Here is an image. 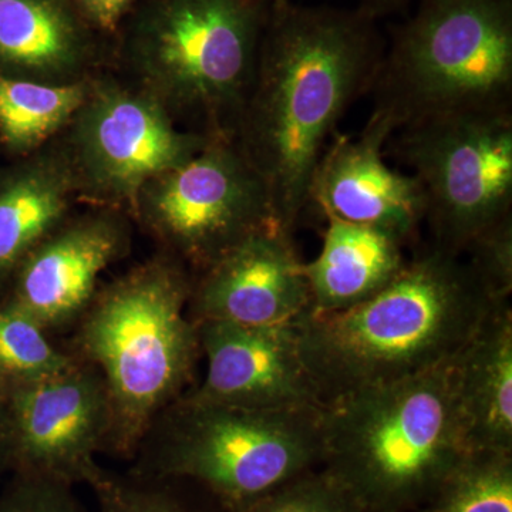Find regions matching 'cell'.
Here are the masks:
<instances>
[{
	"label": "cell",
	"mask_w": 512,
	"mask_h": 512,
	"mask_svg": "<svg viewBox=\"0 0 512 512\" xmlns=\"http://www.w3.org/2000/svg\"><path fill=\"white\" fill-rule=\"evenodd\" d=\"M386 46L362 9L278 0L232 140L261 175L276 220L293 231L340 119L373 89Z\"/></svg>",
	"instance_id": "6da1fadb"
},
{
	"label": "cell",
	"mask_w": 512,
	"mask_h": 512,
	"mask_svg": "<svg viewBox=\"0 0 512 512\" xmlns=\"http://www.w3.org/2000/svg\"><path fill=\"white\" fill-rule=\"evenodd\" d=\"M505 299L467 255L430 245L366 302L302 316V357L328 406L447 362Z\"/></svg>",
	"instance_id": "7a4b0ae2"
},
{
	"label": "cell",
	"mask_w": 512,
	"mask_h": 512,
	"mask_svg": "<svg viewBox=\"0 0 512 512\" xmlns=\"http://www.w3.org/2000/svg\"><path fill=\"white\" fill-rule=\"evenodd\" d=\"M191 288L188 269L158 255L100 288L74 326L70 352L96 367L109 394L106 453L133 458L154 420L190 389L201 355Z\"/></svg>",
	"instance_id": "3957f363"
},
{
	"label": "cell",
	"mask_w": 512,
	"mask_h": 512,
	"mask_svg": "<svg viewBox=\"0 0 512 512\" xmlns=\"http://www.w3.org/2000/svg\"><path fill=\"white\" fill-rule=\"evenodd\" d=\"M278 0H141L114 36L130 82L185 130L234 138Z\"/></svg>",
	"instance_id": "277c9868"
},
{
	"label": "cell",
	"mask_w": 512,
	"mask_h": 512,
	"mask_svg": "<svg viewBox=\"0 0 512 512\" xmlns=\"http://www.w3.org/2000/svg\"><path fill=\"white\" fill-rule=\"evenodd\" d=\"M456 356L384 386L340 397L322 412L320 468L363 512H409L467 456Z\"/></svg>",
	"instance_id": "5b68a950"
},
{
	"label": "cell",
	"mask_w": 512,
	"mask_h": 512,
	"mask_svg": "<svg viewBox=\"0 0 512 512\" xmlns=\"http://www.w3.org/2000/svg\"><path fill=\"white\" fill-rule=\"evenodd\" d=\"M323 409H244L183 394L151 424L130 471L192 481L228 512H241L320 467Z\"/></svg>",
	"instance_id": "8992f818"
},
{
	"label": "cell",
	"mask_w": 512,
	"mask_h": 512,
	"mask_svg": "<svg viewBox=\"0 0 512 512\" xmlns=\"http://www.w3.org/2000/svg\"><path fill=\"white\" fill-rule=\"evenodd\" d=\"M372 90L397 128L512 110V0H420L394 30Z\"/></svg>",
	"instance_id": "52a82bcc"
},
{
	"label": "cell",
	"mask_w": 512,
	"mask_h": 512,
	"mask_svg": "<svg viewBox=\"0 0 512 512\" xmlns=\"http://www.w3.org/2000/svg\"><path fill=\"white\" fill-rule=\"evenodd\" d=\"M386 148L423 188L434 247L464 254L512 218V110L414 121L397 128Z\"/></svg>",
	"instance_id": "ba28073f"
},
{
	"label": "cell",
	"mask_w": 512,
	"mask_h": 512,
	"mask_svg": "<svg viewBox=\"0 0 512 512\" xmlns=\"http://www.w3.org/2000/svg\"><path fill=\"white\" fill-rule=\"evenodd\" d=\"M56 140L72 168L77 198L130 215L148 181L190 161L211 138L185 130L136 84L101 72Z\"/></svg>",
	"instance_id": "9c48e42d"
},
{
	"label": "cell",
	"mask_w": 512,
	"mask_h": 512,
	"mask_svg": "<svg viewBox=\"0 0 512 512\" xmlns=\"http://www.w3.org/2000/svg\"><path fill=\"white\" fill-rule=\"evenodd\" d=\"M130 217L197 274L276 220L264 180L232 138H211L190 161L148 181Z\"/></svg>",
	"instance_id": "30bf717a"
},
{
	"label": "cell",
	"mask_w": 512,
	"mask_h": 512,
	"mask_svg": "<svg viewBox=\"0 0 512 512\" xmlns=\"http://www.w3.org/2000/svg\"><path fill=\"white\" fill-rule=\"evenodd\" d=\"M111 429L109 394L96 367L0 389V468L10 476L92 487L104 468Z\"/></svg>",
	"instance_id": "8fae6325"
},
{
	"label": "cell",
	"mask_w": 512,
	"mask_h": 512,
	"mask_svg": "<svg viewBox=\"0 0 512 512\" xmlns=\"http://www.w3.org/2000/svg\"><path fill=\"white\" fill-rule=\"evenodd\" d=\"M130 242L123 211L94 207L69 215L23 259L0 298L49 335L73 329L99 291L100 276L127 254Z\"/></svg>",
	"instance_id": "7c38bea8"
},
{
	"label": "cell",
	"mask_w": 512,
	"mask_h": 512,
	"mask_svg": "<svg viewBox=\"0 0 512 512\" xmlns=\"http://www.w3.org/2000/svg\"><path fill=\"white\" fill-rule=\"evenodd\" d=\"M396 130L392 117L375 109L356 138L333 136L312 175L308 205L325 218L379 229L407 247L426 221L427 205L419 180L384 160Z\"/></svg>",
	"instance_id": "4fadbf2b"
},
{
	"label": "cell",
	"mask_w": 512,
	"mask_h": 512,
	"mask_svg": "<svg viewBox=\"0 0 512 512\" xmlns=\"http://www.w3.org/2000/svg\"><path fill=\"white\" fill-rule=\"evenodd\" d=\"M197 328L207 370L184 396L244 409L325 407L302 357L298 320L272 326L200 322Z\"/></svg>",
	"instance_id": "5bb4252c"
},
{
	"label": "cell",
	"mask_w": 512,
	"mask_h": 512,
	"mask_svg": "<svg viewBox=\"0 0 512 512\" xmlns=\"http://www.w3.org/2000/svg\"><path fill=\"white\" fill-rule=\"evenodd\" d=\"M312 309L305 262L292 231L266 222L192 279L188 313L195 323L272 326L296 322Z\"/></svg>",
	"instance_id": "9a60e30c"
},
{
	"label": "cell",
	"mask_w": 512,
	"mask_h": 512,
	"mask_svg": "<svg viewBox=\"0 0 512 512\" xmlns=\"http://www.w3.org/2000/svg\"><path fill=\"white\" fill-rule=\"evenodd\" d=\"M114 56V39L74 0H0L2 76L47 84L84 82Z\"/></svg>",
	"instance_id": "2e32d148"
},
{
	"label": "cell",
	"mask_w": 512,
	"mask_h": 512,
	"mask_svg": "<svg viewBox=\"0 0 512 512\" xmlns=\"http://www.w3.org/2000/svg\"><path fill=\"white\" fill-rule=\"evenodd\" d=\"M456 397L468 451L512 453V306L498 303L456 355Z\"/></svg>",
	"instance_id": "e0dca14e"
},
{
	"label": "cell",
	"mask_w": 512,
	"mask_h": 512,
	"mask_svg": "<svg viewBox=\"0 0 512 512\" xmlns=\"http://www.w3.org/2000/svg\"><path fill=\"white\" fill-rule=\"evenodd\" d=\"M326 221L319 255L305 262L312 312L346 311L366 302L409 262L406 245L386 232L339 218Z\"/></svg>",
	"instance_id": "ac0fdd59"
},
{
	"label": "cell",
	"mask_w": 512,
	"mask_h": 512,
	"mask_svg": "<svg viewBox=\"0 0 512 512\" xmlns=\"http://www.w3.org/2000/svg\"><path fill=\"white\" fill-rule=\"evenodd\" d=\"M76 200L72 168L56 138L0 187V296L29 252L69 217Z\"/></svg>",
	"instance_id": "d6986e66"
},
{
	"label": "cell",
	"mask_w": 512,
	"mask_h": 512,
	"mask_svg": "<svg viewBox=\"0 0 512 512\" xmlns=\"http://www.w3.org/2000/svg\"><path fill=\"white\" fill-rule=\"evenodd\" d=\"M92 79L47 84L0 74V136L3 141L12 150L32 154L52 143L82 106Z\"/></svg>",
	"instance_id": "ffe728a7"
},
{
	"label": "cell",
	"mask_w": 512,
	"mask_h": 512,
	"mask_svg": "<svg viewBox=\"0 0 512 512\" xmlns=\"http://www.w3.org/2000/svg\"><path fill=\"white\" fill-rule=\"evenodd\" d=\"M409 512H512V453L471 451Z\"/></svg>",
	"instance_id": "44dd1931"
},
{
	"label": "cell",
	"mask_w": 512,
	"mask_h": 512,
	"mask_svg": "<svg viewBox=\"0 0 512 512\" xmlns=\"http://www.w3.org/2000/svg\"><path fill=\"white\" fill-rule=\"evenodd\" d=\"M77 362L28 313L0 298V389L59 375Z\"/></svg>",
	"instance_id": "7402d4cb"
},
{
	"label": "cell",
	"mask_w": 512,
	"mask_h": 512,
	"mask_svg": "<svg viewBox=\"0 0 512 512\" xmlns=\"http://www.w3.org/2000/svg\"><path fill=\"white\" fill-rule=\"evenodd\" d=\"M90 488L99 512H198L178 491L177 481L103 470Z\"/></svg>",
	"instance_id": "603a6c76"
},
{
	"label": "cell",
	"mask_w": 512,
	"mask_h": 512,
	"mask_svg": "<svg viewBox=\"0 0 512 512\" xmlns=\"http://www.w3.org/2000/svg\"><path fill=\"white\" fill-rule=\"evenodd\" d=\"M241 512L363 511L348 490L319 467L293 478Z\"/></svg>",
	"instance_id": "cb8c5ba5"
},
{
	"label": "cell",
	"mask_w": 512,
	"mask_h": 512,
	"mask_svg": "<svg viewBox=\"0 0 512 512\" xmlns=\"http://www.w3.org/2000/svg\"><path fill=\"white\" fill-rule=\"evenodd\" d=\"M73 488L50 478L13 474L0 491V512H87Z\"/></svg>",
	"instance_id": "d4e9b609"
},
{
	"label": "cell",
	"mask_w": 512,
	"mask_h": 512,
	"mask_svg": "<svg viewBox=\"0 0 512 512\" xmlns=\"http://www.w3.org/2000/svg\"><path fill=\"white\" fill-rule=\"evenodd\" d=\"M501 295L512 292V218L478 237L464 252Z\"/></svg>",
	"instance_id": "484cf974"
},
{
	"label": "cell",
	"mask_w": 512,
	"mask_h": 512,
	"mask_svg": "<svg viewBox=\"0 0 512 512\" xmlns=\"http://www.w3.org/2000/svg\"><path fill=\"white\" fill-rule=\"evenodd\" d=\"M141 0H74L87 22L101 35L114 39L121 23Z\"/></svg>",
	"instance_id": "4316f807"
},
{
	"label": "cell",
	"mask_w": 512,
	"mask_h": 512,
	"mask_svg": "<svg viewBox=\"0 0 512 512\" xmlns=\"http://www.w3.org/2000/svg\"><path fill=\"white\" fill-rule=\"evenodd\" d=\"M409 2L410 0H362L359 9L377 19L380 16L397 12V10L404 8Z\"/></svg>",
	"instance_id": "83f0119b"
},
{
	"label": "cell",
	"mask_w": 512,
	"mask_h": 512,
	"mask_svg": "<svg viewBox=\"0 0 512 512\" xmlns=\"http://www.w3.org/2000/svg\"><path fill=\"white\" fill-rule=\"evenodd\" d=\"M0 474H3V473H2V468H0Z\"/></svg>",
	"instance_id": "f1b7e54d"
}]
</instances>
